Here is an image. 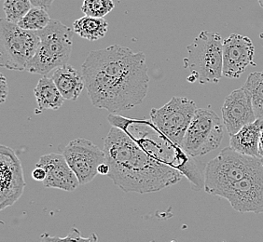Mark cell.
<instances>
[{
  "label": "cell",
  "instance_id": "6da1fadb",
  "mask_svg": "<svg viewBox=\"0 0 263 242\" xmlns=\"http://www.w3.org/2000/svg\"><path fill=\"white\" fill-rule=\"evenodd\" d=\"M91 105L110 114L141 105L148 91L146 56L130 48L111 45L92 51L81 66Z\"/></svg>",
  "mask_w": 263,
  "mask_h": 242
},
{
  "label": "cell",
  "instance_id": "7a4b0ae2",
  "mask_svg": "<svg viewBox=\"0 0 263 242\" xmlns=\"http://www.w3.org/2000/svg\"><path fill=\"white\" fill-rule=\"evenodd\" d=\"M107 176L122 191L147 194L161 191L182 180L181 172L149 156L126 132L112 126L104 141Z\"/></svg>",
  "mask_w": 263,
  "mask_h": 242
},
{
  "label": "cell",
  "instance_id": "3957f363",
  "mask_svg": "<svg viewBox=\"0 0 263 242\" xmlns=\"http://www.w3.org/2000/svg\"><path fill=\"white\" fill-rule=\"evenodd\" d=\"M107 119L111 126L125 131L149 156L181 172L191 182L193 189L199 191L204 187L206 165L170 141L152 120L126 118L115 114H110Z\"/></svg>",
  "mask_w": 263,
  "mask_h": 242
},
{
  "label": "cell",
  "instance_id": "277c9868",
  "mask_svg": "<svg viewBox=\"0 0 263 242\" xmlns=\"http://www.w3.org/2000/svg\"><path fill=\"white\" fill-rule=\"evenodd\" d=\"M184 68L191 72L190 82L218 83L222 77L223 41L217 32L202 31L187 47Z\"/></svg>",
  "mask_w": 263,
  "mask_h": 242
},
{
  "label": "cell",
  "instance_id": "5b68a950",
  "mask_svg": "<svg viewBox=\"0 0 263 242\" xmlns=\"http://www.w3.org/2000/svg\"><path fill=\"white\" fill-rule=\"evenodd\" d=\"M262 163L263 157L243 155L231 147H226L206 164L203 189L209 195L220 197L225 189Z\"/></svg>",
  "mask_w": 263,
  "mask_h": 242
},
{
  "label": "cell",
  "instance_id": "8992f818",
  "mask_svg": "<svg viewBox=\"0 0 263 242\" xmlns=\"http://www.w3.org/2000/svg\"><path fill=\"white\" fill-rule=\"evenodd\" d=\"M41 44L27 66L31 74L46 76L70 59L74 32L60 21L52 20L42 30L36 31Z\"/></svg>",
  "mask_w": 263,
  "mask_h": 242
},
{
  "label": "cell",
  "instance_id": "52a82bcc",
  "mask_svg": "<svg viewBox=\"0 0 263 242\" xmlns=\"http://www.w3.org/2000/svg\"><path fill=\"white\" fill-rule=\"evenodd\" d=\"M41 44L36 31L26 30L7 19L0 21V66L10 70H27Z\"/></svg>",
  "mask_w": 263,
  "mask_h": 242
},
{
  "label": "cell",
  "instance_id": "ba28073f",
  "mask_svg": "<svg viewBox=\"0 0 263 242\" xmlns=\"http://www.w3.org/2000/svg\"><path fill=\"white\" fill-rule=\"evenodd\" d=\"M223 126L221 118L213 110L197 108L180 147L190 156H204L220 147L224 136Z\"/></svg>",
  "mask_w": 263,
  "mask_h": 242
},
{
  "label": "cell",
  "instance_id": "9c48e42d",
  "mask_svg": "<svg viewBox=\"0 0 263 242\" xmlns=\"http://www.w3.org/2000/svg\"><path fill=\"white\" fill-rule=\"evenodd\" d=\"M197 106L186 97H173L166 105L152 108L151 120L165 136L180 147Z\"/></svg>",
  "mask_w": 263,
  "mask_h": 242
},
{
  "label": "cell",
  "instance_id": "30bf717a",
  "mask_svg": "<svg viewBox=\"0 0 263 242\" xmlns=\"http://www.w3.org/2000/svg\"><path fill=\"white\" fill-rule=\"evenodd\" d=\"M62 154L82 186L96 178L98 174V166L106 162L104 150L84 138H77L69 142Z\"/></svg>",
  "mask_w": 263,
  "mask_h": 242
},
{
  "label": "cell",
  "instance_id": "8fae6325",
  "mask_svg": "<svg viewBox=\"0 0 263 242\" xmlns=\"http://www.w3.org/2000/svg\"><path fill=\"white\" fill-rule=\"evenodd\" d=\"M220 197L241 213H263V163L257 170L225 189Z\"/></svg>",
  "mask_w": 263,
  "mask_h": 242
},
{
  "label": "cell",
  "instance_id": "7c38bea8",
  "mask_svg": "<svg viewBox=\"0 0 263 242\" xmlns=\"http://www.w3.org/2000/svg\"><path fill=\"white\" fill-rule=\"evenodd\" d=\"M26 187L23 166L15 152L0 147V210L10 207L23 195Z\"/></svg>",
  "mask_w": 263,
  "mask_h": 242
},
{
  "label": "cell",
  "instance_id": "4fadbf2b",
  "mask_svg": "<svg viewBox=\"0 0 263 242\" xmlns=\"http://www.w3.org/2000/svg\"><path fill=\"white\" fill-rule=\"evenodd\" d=\"M254 54L255 47L248 36L236 33L230 35L223 41V76L239 78L248 66H256Z\"/></svg>",
  "mask_w": 263,
  "mask_h": 242
},
{
  "label": "cell",
  "instance_id": "5bb4252c",
  "mask_svg": "<svg viewBox=\"0 0 263 242\" xmlns=\"http://www.w3.org/2000/svg\"><path fill=\"white\" fill-rule=\"evenodd\" d=\"M221 112L224 126L230 135L235 134L245 125L257 119L250 94L243 87L226 97Z\"/></svg>",
  "mask_w": 263,
  "mask_h": 242
},
{
  "label": "cell",
  "instance_id": "9a60e30c",
  "mask_svg": "<svg viewBox=\"0 0 263 242\" xmlns=\"http://www.w3.org/2000/svg\"><path fill=\"white\" fill-rule=\"evenodd\" d=\"M35 166L45 169L47 176L42 182L47 188H56L64 191H75L81 183L63 154L51 153L41 156Z\"/></svg>",
  "mask_w": 263,
  "mask_h": 242
},
{
  "label": "cell",
  "instance_id": "2e32d148",
  "mask_svg": "<svg viewBox=\"0 0 263 242\" xmlns=\"http://www.w3.org/2000/svg\"><path fill=\"white\" fill-rule=\"evenodd\" d=\"M262 129L263 120L260 118L248 123L235 134L231 135L230 147L243 155L260 156L258 146Z\"/></svg>",
  "mask_w": 263,
  "mask_h": 242
},
{
  "label": "cell",
  "instance_id": "e0dca14e",
  "mask_svg": "<svg viewBox=\"0 0 263 242\" xmlns=\"http://www.w3.org/2000/svg\"><path fill=\"white\" fill-rule=\"evenodd\" d=\"M51 77L66 100L76 101L85 88L83 75L68 65L57 67Z\"/></svg>",
  "mask_w": 263,
  "mask_h": 242
},
{
  "label": "cell",
  "instance_id": "ac0fdd59",
  "mask_svg": "<svg viewBox=\"0 0 263 242\" xmlns=\"http://www.w3.org/2000/svg\"><path fill=\"white\" fill-rule=\"evenodd\" d=\"M34 93L37 105L35 114H41L45 110H58L66 100L52 77L46 76H42L40 79L34 90Z\"/></svg>",
  "mask_w": 263,
  "mask_h": 242
},
{
  "label": "cell",
  "instance_id": "d6986e66",
  "mask_svg": "<svg viewBox=\"0 0 263 242\" xmlns=\"http://www.w3.org/2000/svg\"><path fill=\"white\" fill-rule=\"evenodd\" d=\"M74 31L77 35L87 41H96L105 37L108 30V24L104 18L85 15L75 21Z\"/></svg>",
  "mask_w": 263,
  "mask_h": 242
},
{
  "label": "cell",
  "instance_id": "ffe728a7",
  "mask_svg": "<svg viewBox=\"0 0 263 242\" xmlns=\"http://www.w3.org/2000/svg\"><path fill=\"white\" fill-rule=\"evenodd\" d=\"M243 87L250 94L256 117L263 120V71L251 73Z\"/></svg>",
  "mask_w": 263,
  "mask_h": 242
},
{
  "label": "cell",
  "instance_id": "44dd1931",
  "mask_svg": "<svg viewBox=\"0 0 263 242\" xmlns=\"http://www.w3.org/2000/svg\"><path fill=\"white\" fill-rule=\"evenodd\" d=\"M51 19L46 9L34 7L18 23L19 26L26 30L40 31L50 24Z\"/></svg>",
  "mask_w": 263,
  "mask_h": 242
},
{
  "label": "cell",
  "instance_id": "7402d4cb",
  "mask_svg": "<svg viewBox=\"0 0 263 242\" xmlns=\"http://www.w3.org/2000/svg\"><path fill=\"white\" fill-rule=\"evenodd\" d=\"M32 6L30 0H5L3 9L6 19L18 24L31 10Z\"/></svg>",
  "mask_w": 263,
  "mask_h": 242
},
{
  "label": "cell",
  "instance_id": "603a6c76",
  "mask_svg": "<svg viewBox=\"0 0 263 242\" xmlns=\"http://www.w3.org/2000/svg\"><path fill=\"white\" fill-rule=\"evenodd\" d=\"M115 8L113 0H84L81 11L87 16L104 18Z\"/></svg>",
  "mask_w": 263,
  "mask_h": 242
},
{
  "label": "cell",
  "instance_id": "cb8c5ba5",
  "mask_svg": "<svg viewBox=\"0 0 263 242\" xmlns=\"http://www.w3.org/2000/svg\"><path fill=\"white\" fill-rule=\"evenodd\" d=\"M41 239L43 241H97L98 237L95 233L91 234V237H83L81 233L76 227H72L67 236L65 237H51L49 234H42Z\"/></svg>",
  "mask_w": 263,
  "mask_h": 242
},
{
  "label": "cell",
  "instance_id": "d4e9b609",
  "mask_svg": "<svg viewBox=\"0 0 263 242\" xmlns=\"http://www.w3.org/2000/svg\"><path fill=\"white\" fill-rule=\"evenodd\" d=\"M9 94V88H8V81L3 74L0 75V95H1V103H4L7 100Z\"/></svg>",
  "mask_w": 263,
  "mask_h": 242
},
{
  "label": "cell",
  "instance_id": "484cf974",
  "mask_svg": "<svg viewBox=\"0 0 263 242\" xmlns=\"http://www.w3.org/2000/svg\"><path fill=\"white\" fill-rule=\"evenodd\" d=\"M47 172L42 167L35 166V170L32 172V177L35 181L43 182L45 180Z\"/></svg>",
  "mask_w": 263,
  "mask_h": 242
},
{
  "label": "cell",
  "instance_id": "4316f807",
  "mask_svg": "<svg viewBox=\"0 0 263 242\" xmlns=\"http://www.w3.org/2000/svg\"><path fill=\"white\" fill-rule=\"evenodd\" d=\"M33 7H39V8H43V9H50L54 0H30Z\"/></svg>",
  "mask_w": 263,
  "mask_h": 242
},
{
  "label": "cell",
  "instance_id": "83f0119b",
  "mask_svg": "<svg viewBox=\"0 0 263 242\" xmlns=\"http://www.w3.org/2000/svg\"><path fill=\"white\" fill-rule=\"evenodd\" d=\"M110 172V167L106 162L101 163L98 166V174L100 175H108Z\"/></svg>",
  "mask_w": 263,
  "mask_h": 242
},
{
  "label": "cell",
  "instance_id": "f1b7e54d",
  "mask_svg": "<svg viewBox=\"0 0 263 242\" xmlns=\"http://www.w3.org/2000/svg\"><path fill=\"white\" fill-rule=\"evenodd\" d=\"M258 152L261 157H263V129L260 134V139H259V146H258Z\"/></svg>",
  "mask_w": 263,
  "mask_h": 242
},
{
  "label": "cell",
  "instance_id": "f546056e",
  "mask_svg": "<svg viewBox=\"0 0 263 242\" xmlns=\"http://www.w3.org/2000/svg\"><path fill=\"white\" fill-rule=\"evenodd\" d=\"M258 3H259V6L263 9V0H258Z\"/></svg>",
  "mask_w": 263,
  "mask_h": 242
}]
</instances>
